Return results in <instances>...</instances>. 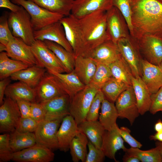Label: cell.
Returning <instances> with one entry per match:
<instances>
[{"mask_svg": "<svg viewBox=\"0 0 162 162\" xmlns=\"http://www.w3.org/2000/svg\"><path fill=\"white\" fill-rule=\"evenodd\" d=\"M132 8L131 37L148 35L162 40V1L133 0Z\"/></svg>", "mask_w": 162, "mask_h": 162, "instance_id": "cell-1", "label": "cell"}, {"mask_svg": "<svg viewBox=\"0 0 162 162\" xmlns=\"http://www.w3.org/2000/svg\"><path fill=\"white\" fill-rule=\"evenodd\" d=\"M78 20L83 40V56L90 58L96 48L109 40L106 32V11H96Z\"/></svg>", "mask_w": 162, "mask_h": 162, "instance_id": "cell-2", "label": "cell"}, {"mask_svg": "<svg viewBox=\"0 0 162 162\" xmlns=\"http://www.w3.org/2000/svg\"><path fill=\"white\" fill-rule=\"evenodd\" d=\"M8 22L14 37L21 39L30 46L34 42V31L30 16L22 6H20L16 11H11L8 14Z\"/></svg>", "mask_w": 162, "mask_h": 162, "instance_id": "cell-3", "label": "cell"}, {"mask_svg": "<svg viewBox=\"0 0 162 162\" xmlns=\"http://www.w3.org/2000/svg\"><path fill=\"white\" fill-rule=\"evenodd\" d=\"M100 89L90 83L70 98L69 108L70 115L78 125L86 120L92 102Z\"/></svg>", "mask_w": 162, "mask_h": 162, "instance_id": "cell-4", "label": "cell"}, {"mask_svg": "<svg viewBox=\"0 0 162 162\" xmlns=\"http://www.w3.org/2000/svg\"><path fill=\"white\" fill-rule=\"evenodd\" d=\"M11 2L22 6L28 12L34 31L59 21L64 16L50 11L30 0H11Z\"/></svg>", "mask_w": 162, "mask_h": 162, "instance_id": "cell-5", "label": "cell"}, {"mask_svg": "<svg viewBox=\"0 0 162 162\" xmlns=\"http://www.w3.org/2000/svg\"><path fill=\"white\" fill-rule=\"evenodd\" d=\"M31 46L40 66L46 69L49 73L52 72L66 73L62 62L44 41L35 40Z\"/></svg>", "mask_w": 162, "mask_h": 162, "instance_id": "cell-6", "label": "cell"}, {"mask_svg": "<svg viewBox=\"0 0 162 162\" xmlns=\"http://www.w3.org/2000/svg\"><path fill=\"white\" fill-rule=\"evenodd\" d=\"M117 44L122 56L130 69L134 77H141V56L135 40L130 35L122 38Z\"/></svg>", "mask_w": 162, "mask_h": 162, "instance_id": "cell-7", "label": "cell"}, {"mask_svg": "<svg viewBox=\"0 0 162 162\" xmlns=\"http://www.w3.org/2000/svg\"><path fill=\"white\" fill-rule=\"evenodd\" d=\"M62 119H44L39 122L34 132L37 143L51 150L58 149L57 134Z\"/></svg>", "mask_w": 162, "mask_h": 162, "instance_id": "cell-8", "label": "cell"}, {"mask_svg": "<svg viewBox=\"0 0 162 162\" xmlns=\"http://www.w3.org/2000/svg\"><path fill=\"white\" fill-rule=\"evenodd\" d=\"M106 14V32L109 40L117 44L121 38L130 36L126 21L117 8L113 6Z\"/></svg>", "mask_w": 162, "mask_h": 162, "instance_id": "cell-9", "label": "cell"}, {"mask_svg": "<svg viewBox=\"0 0 162 162\" xmlns=\"http://www.w3.org/2000/svg\"><path fill=\"white\" fill-rule=\"evenodd\" d=\"M115 103L118 118H126L132 125L140 114L132 86H129L118 97Z\"/></svg>", "mask_w": 162, "mask_h": 162, "instance_id": "cell-10", "label": "cell"}, {"mask_svg": "<svg viewBox=\"0 0 162 162\" xmlns=\"http://www.w3.org/2000/svg\"><path fill=\"white\" fill-rule=\"evenodd\" d=\"M60 21L63 25L66 38L71 46L75 57L83 56L84 43L78 19L70 14Z\"/></svg>", "mask_w": 162, "mask_h": 162, "instance_id": "cell-11", "label": "cell"}, {"mask_svg": "<svg viewBox=\"0 0 162 162\" xmlns=\"http://www.w3.org/2000/svg\"><path fill=\"white\" fill-rule=\"evenodd\" d=\"M134 40L141 56L148 62L158 66L162 61V40L148 35Z\"/></svg>", "mask_w": 162, "mask_h": 162, "instance_id": "cell-12", "label": "cell"}, {"mask_svg": "<svg viewBox=\"0 0 162 162\" xmlns=\"http://www.w3.org/2000/svg\"><path fill=\"white\" fill-rule=\"evenodd\" d=\"M0 107V132L10 133L14 131L21 114L16 102L8 97Z\"/></svg>", "mask_w": 162, "mask_h": 162, "instance_id": "cell-13", "label": "cell"}, {"mask_svg": "<svg viewBox=\"0 0 162 162\" xmlns=\"http://www.w3.org/2000/svg\"><path fill=\"white\" fill-rule=\"evenodd\" d=\"M34 88L36 102L40 103L57 96L67 94L56 76L47 71Z\"/></svg>", "mask_w": 162, "mask_h": 162, "instance_id": "cell-14", "label": "cell"}, {"mask_svg": "<svg viewBox=\"0 0 162 162\" xmlns=\"http://www.w3.org/2000/svg\"><path fill=\"white\" fill-rule=\"evenodd\" d=\"M52 150L37 143L31 147L12 153L11 160L16 162H50L54 159Z\"/></svg>", "mask_w": 162, "mask_h": 162, "instance_id": "cell-15", "label": "cell"}, {"mask_svg": "<svg viewBox=\"0 0 162 162\" xmlns=\"http://www.w3.org/2000/svg\"><path fill=\"white\" fill-rule=\"evenodd\" d=\"M34 35L35 40H47L55 42L74 53L73 49L66 38L63 26L60 21L39 30L34 31Z\"/></svg>", "mask_w": 162, "mask_h": 162, "instance_id": "cell-16", "label": "cell"}, {"mask_svg": "<svg viewBox=\"0 0 162 162\" xmlns=\"http://www.w3.org/2000/svg\"><path fill=\"white\" fill-rule=\"evenodd\" d=\"M6 46L5 52L10 58L24 62L30 66H40L33 54L31 46L26 44L21 39L14 37Z\"/></svg>", "mask_w": 162, "mask_h": 162, "instance_id": "cell-17", "label": "cell"}, {"mask_svg": "<svg viewBox=\"0 0 162 162\" xmlns=\"http://www.w3.org/2000/svg\"><path fill=\"white\" fill-rule=\"evenodd\" d=\"M113 6V0H74L71 14L80 19L96 11H107Z\"/></svg>", "mask_w": 162, "mask_h": 162, "instance_id": "cell-18", "label": "cell"}, {"mask_svg": "<svg viewBox=\"0 0 162 162\" xmlns=\"http://www.w3.org/2000/svg\"><path fill=\"white\" fill-rule=\"evenodd\" d=\"M70 100L69 95L64 94L40 103L45 112V119L63 118L66 116L69 115Z\"/></svg>", "mask_w": 162, "mask_h": 162, "instance_id": "cell-19", "label": "cell"}, {"mask_svg": "<svg viewBox=\"0 0 162 162\" xmlns=\"http://www.w3.org/2000/svg\"><path fill=\"white\" fill-rule=\"evenodd\" d=\"M79 131L78 125L73 117L70 114L65 116L57 132L58 149L68 151L71 142Z\"/></svg>", "mask_w": 162, "mask_h": 162, "instance_id": "cell-20", "label": "cell"}, {"mask_svg": "<svg viewBox=\"0 0 162 162\" xmlns=\"http://www.w3.org/2000/svg\"><path fill=\"white\" fill-rule=\"evenodd\" d=\"M141 77L151 94L156 92L162 86V72L158 66L144 59L141 60Z\"/></svg>", "mask_w": 162, "mask_h": 162, "instance_id": "cell-21", "label": "cell"}, {"mask_svg": "<svg viewBox=\"0 0 162 162\" xmlns=\"http://www.w3.org/2000/svg\"><path fill=\"white\" fill-rule=\"evenodd\" d=\"M126 148L118 126L111 130H105L102 136L101 149L106 157L117 162L115 158L116 152L121 149L123 151Z\"/></svg>", "mask_w": 162, "mask_h": 162, "instance_id": "cell-22", "label": "cell"}, {"mask_svg": "<svg viewBox=\"0 0 162 162\" xmlns=\"http://www.w3.org/2000/svg\"><path fill=\"white\" fill-rule=\"evenodd\" d=\"M122 56L117 44L108 40L96 48L90 58L96 62L109 65Z\"/></svg>", "mask_w": 162, "mask_h": 162, "instance_id": "cell-23", "label": "cell"}, {"mask_svg": "<svg viewBox=\"0 0 162 162\" xmlns=\"http://www.w3.org/2000/svg\"><path fill=\"white\" fill-rule=\"evenodd\" d=\"M96 68V62L89 57L78 56L75 57L74 72L85 85L91 82Z\"/></svg>", "mask_w": 162, "mask_h": 162, "instance_id": "cell-24", "label": "cell"}, {"mask_svg": "<svg viewBox=\"0 0 162 162\" xmlns=\"http://www.w3.org/2000/svg\"><path fill=\"white\" fill-rule=\"evenodd\" d=\"M5 95L16 101L23 100L31 103L36 102L35 88L20 81L10 83L7 87Z\"/></svg>", "mask_w": 162, "mask_h": 162, "instance_id": "cell-25", "label": "cell"}, {"mask_svg": "<svg viewBox=\"0 0 162 162\" xmlns=\"http://www.w3.org/2000/svg\"><path fill=\"white\" fill-rule=\"evenodd\" d=\"M46 70L38 65L31 66L12 74L11 80L22 82L33 88H35L45 75Z\"/></svg>", "mask_w": 162, "mask_h": 162, "instance_id": "cell-26", "label": "cell"}, {"mask_svg": "<svg viewBox=\"0 0 162 162\" xmlns=\"http://www.w3.org/2000/svg\"><path fill=\"white\" fill-rule=\"evenodd\" d=\"M131 83L140 114L143 115L149 110L151 94L141 77L136 78L133 76Z\"/></svg>", "mask_w": 162, "mask_h": 162, "instance_id": "cell-27", "label": "cell"}, {"mask_svg": "<svg viewBox=\"0 0 162 162\" xmlns=\"http://www.w3.org/2000/svg\"><path fill=\"white\" fill-rule=\"evenodd\" d=\"M78 127L90 141L96 147L101 149L102 136L105 130L99 121L85 120L79 124Z\"/></svg>", "mask_w": 162, "mask_h": 162, "instance_id": "cell-28", "label": "cell"}, {"mask_svg": "<svg viewBox=\"0 0 162 162\" xmlns=\"http://www.w3.org/2000/svg\"><path fill=\"white\" fill-rule=\"evenodd\" d=\"M55 75L66 93L70 98L85 87L74 71L66 74L52 72L50 73Z\"/></svg>", "mask_w": 162, "mask_h": 162, "instance_id": "cell-29", "label": "cell"}, {"mask_svg": "<svg viewBox=\"0 0 162 162\" xmlns=\"http://www.w3.org/2000/svg\"><path fill=\"white\" fill-rule=\"evenodd\" d=\"M99 121L106 130H110L118 126L116 123L118 118V113L114 103L106 99L102 101Z\"/></svg>", "mask_w": 162, "mask_h": 162, "instance_id": "cell-30", "label": "cell"}, {"mask_svg": "<svg viewBox=\"0 0 162 162\" xmlns=\"http://www.w3.org/2000/svg\"><path fill=\"white\" fill-rule=\"evenodd\" d=\"M10 142L13 152L31 147L37 143L34 133H22L16 130L10 133Z\"/></svg>", "mask_w": 162, "mask_h": 162, "instance_id": "cell-31", "label": "cell"}, {"mask_svg": "<svg viewBox=\"0 0 162 162\" xmlns=\"http://www.w3.org/2000/svg\"><path fill=\"white\" fill-rule=\"evenodd\" d=\"M89 142L86 135L80 130L71 142L69 147L74 162H85L87 154V146Z\"/></svg>", "mask_w": 162, "mask_h": 162, "instance_id": "cell-32", "label": "cell"}, {"mask_svg": "<svg viewBox=\"0 0 162 162\" xmlns=\"http://www.w3.org/2000/svg\"><path fill=\"white\" fill-rule=\"evenodd\" d=\"M22 62L11 58L6 52L0 53V79L10 77L14 73L30 67Z\"/></svg>", "mask_w": 162, "mask_h": 162, "instance_id": "cell-33", "label": "cell"}, {"mask_svg": "<svg viewBox=\"0 0 162 162\" xmlns=\"http://www.w3.org/2000/svg\"><path fill=\"white\" fill-rule=\"evenodd\" d=\"M52 12L63 16L71 14L74 0H30Z\"/></svg>", "mask_w": 162, "mask_h": 162, "instance_id": "cell-34", "label": "cell"}, {"mask_svg": "<svg viewBox=\"0 0 162 162\" xmlns=\"http://www.w3.org/2000/svg\"><path fill=\"white\" fill-rule=\"evenodd\" d=\"M44 41L62 62L65 68L66 73L73 71L75 61L74 53L68 51L62 46L55 42L47 40Z\"/></svg>", "mask_w": 162, "mask_h": 162, "instance_id": "cell-35", "label": "cell"}, {"mask_svg": "<svg viewBox=\"0 0 162 162\" xmlns=\"http://www.w3.org/2000/svg\"><path fill=\"white\" fill-rule=\"evenodd\" d=\"M109 66L113 77L128 86H132V80L134 76L122 56Z\"/></svg>", "mask_w": 162, "mask_h": 162, "instance_id": "cell-36", "label": "cell"}, {"mask_svg": "<svg viewBox=\"0 0 162 162\" xmlns=\"http://www.w3.org/2000/svg\"><path fill=\"white\" fill-rule=\"evenodd\" d=\"M129 86L112 77L102 86L100 90L105 99L115 103L119 95Z\"/></svg>", "mask_w": 162, "mask_h": 162, "instance_id": "cell-37", "label": "cell"}, {"mask_svg": "<svg viewBox=\"0 0 162 162\" xmlns=\"http://www.w3.org/2000/svg\"><path fill=\"white\" fill-rule=\"evenodd\" d=\"M137 148H126L123 151L127 154L135 157L142 162H162L160 152L156 147L147 150Z\"/></svg>", "mask_w": 162, "mask_h": 162, "instance_id": "cell-38", "label": "cell"}, {"mask_svg": "<svg viewBox=\"0 0 162 162\" xmlns=\"http://www.w3.org/2000/svg\"><path fill=\"white\" fill-rule=\"evenodd\" d=\"M112 77L109 65L96 62V69L90 83L100 89L102 86Z\"/></svg>", "mask_w": 162, "mask_h": 162, "instance_id": "cell-39", "label": "cell"}, {"mask_svg": "<svg viewBox=\"0 0 162 162\" xmlns=\"http://www.w3.org/2000/svg\"><path fill=\"white\" fill-rule=\"evenodd\" d=\"M133 0H113V6L116 7L119 10L126 21L130 35L133 32V27L131 23Z\"/></svg>", "mask_w": 162, "mask_h": 162, "instance_id": "cell-40", "label": "cell"}, {"mask_svg": "<svg viewBox=\"0 0 162 162\" xmlns=\"http://www.w3.org/2000/svg\"><path fill=\"white\" fill-rule=\"evenodd\" d=\"M105 99L102 92L100 89L96 94L87 113L86 120L89 121L98 120L99 118V110L101 103Z\"/></svg>", "mask_w": 162, "mask_h": 162, "instance_id": "cell-41", "label": "cell"}, {"mask_svg": "<svg viewBox=\"0 0 162 162\" xmlns=\"http://www.w3.org/2000/svg\"><path fill=\"white\" fill-rule=\"evenodd\" d=\"M13 153L10 142V134L4 133L0 135V161L6 162L11 160Z\"/></svg>", "mask_w": 162, "mask_h": 162, "instance_id": "cell-42", "label": "cell"}, {"mask_svg": "<svg viewBox=\"0 0 162 162\" xmlns=\"http://www.w3.org/2000/svg\"><path fill=\"white\" fill-rule=\"evenodd\" d=\"M8 17V14L6 13L0 18V43L6 46L14 38L9 29Z\"/></svg>", "mask_w": 162, "mask_h": 162, "instance_id": "cell-43", "label": "cell"}, {"mask_svg": "<svg viewBox=\"0 0 162 162\" xmlns=\"http://www.w3.org/2000/svg\"><path fill=\"white\" fill-rule=\"evenodd\" d=\"M39 122L30 117H21L18 122L16 130L22 133H34Z\"/></svg>", "mask_w": 162, "mask_h": 162, "instance_id": "cell-44", "label": "cell"}, {"mask_svg": "<svg viewBox=\"0 0 162 162\" xmlns=\"http://www.w3.org/2000/svg\"><path fill=\"white\" fill-rule=\"evenodd\" d=\"M88 152L85 162H102L106 157L101 149L96 147L89 140L88 144Z\"/></svg>", "mask_w": 162, "mask_h": 162, "instance_id": "cell-45", "label": "cell"}, {"mask_svg": "<svg viewBox=\"0 0 162 162\" xmlns=\"http://www.w3.org/2000/svg\"><path fill=\"white\" fill-rule=\"evenodd\" d=\"M151 98L150 113L154 115L160 111L162 114V86L156 92L151 95Z\"/></svg>", "mask_w": 162, "mask_h": 162, "instance_id": "cell-46", "label": "cell"}, {"mask_svg": "<svg viewBox=\"0 0 162 162\" xmlns=\"http://www.w3.org/2000/svg\"><path fill=\"white\" fill-rule=\"evenodd\" d=\"M119 132L124 141L131 147L140 148L142 146V144L131 135V131L127 127L122 126L119 128Z\"/></svg>", "mask_w": 162, "mask_h": 162, "instance_id": "cell-47", "label": "cell"}, {"mask_svg": "<svg viewBox=\"0 0 162 162\" xmlns=\"http://www.w3.org/2000/svg\"><path fill=\"white\" fill-rule=\"evenodd\" d=\"M45 116V112L41 104L37 102L31 103V117L39 122L44 119Z\"/></svg>", "mask_w": 162, "mask_h": 162, "instance_id": "cell-48", "label": "cell"}, {"mask_svg": "<svg viewBox=\"0 0 162 162\" xmlns=\"http://www.w3.org/2000/svg\"><path fill=\"white\" fill-rule=\"evenodd\" d=\"M18 106L22 117H30L31 103L23 100L16 101Z\"/></svg>", "mask_w": 162, "mask_h": 162, "instance_id": "cell-49", "label": "cell"}, {"mask_svg": "<svg viewBox=\"0 0 162 162\" xmlns=\"http://www.w3.org/2000/svg\"><path fill=\"white\" fill-rule=\"evenodd\" d=\"M11 79L10 77L1 80L0 81V104L1 105L4 100V96L7 87L10 83Z\"/></svg>", "mask_w": 162, "mask_h": 162, "instance_id": "cell-50", "label": "cell"}, {"mask_svg": "<svg viewBox=\"0 0 162 162\" xmlns=\"http://www.w3.org/2000/svg\"><path fill=\"white\" fill-rule=\"evenodd\" d=\"M20 7L11 2L10 0H0V8L9 9L11 11L15 12L18 10Z\"/></svg>", "mask_w": 162, "mask_h": 162, "instance_id": "cell-51", "label": "cell"}, {"mask_svg": "<svg viewBox=\"0 0 162 162\" xmlns=\"http://www.w3.org/2000/svg\"><path fill=\"white\" fill-rule=\"evenodd\" d=\"M122 160L124 162H140V161L137 158L129 155L125 153Z\"/></svg>", "mask_w": 162, "mask_h": 162, "instance_id": "cell-52", "label": "cell"}, {"mask_svg": "<svg viewBox=\"0 0 162 162\" xmlns=\"http://www.w3.org/2000/svg\"><path fill=\"white\" fill-rule=\"evenodd\" d=\"M149 138L151 140L162 142V131L156 132L155 134L150 135Z\"/></svg>", "mask_w": 162, "mask_h": 162, "instance_id": "cell-53", "label": "cell"}, {"mask_svg": "<svg viewBox=\"0 0 162 162\" xmlns=\"http://www.w3.org/2000/svg\"><path fill=\"white\" fill-rule=\"evenodd\" d=\"M154 129L156 132L162 131V121L159 119L154 125Z\"/></svg>", "mask_w": 162, "mask_h": 162, "instance_id": "cell-54", "label": "cell"}, {"mask_svg": "<svg viewBox=\"0 0 162 162\" xmlns=\"http://www.w3.org/2000/svg\"><path fill=\"white\" fill-rule=\"evenodd\" d=\"M155 144V147H156L159 151L162 158V142L157 141L156 142Z\"/></svg>", "mask_w": 162, "mask_h": 162, "instance_id": "cell-55", "label": "cell"}, {"mask_svg": "<svg viewBox=\"0 0 162 162\" xmlns=\"http://www.w3.org/2000/svg\"><path fill=\"white\" fill-rule=\"evenodd\" d=\"M6 46L4 44L0 43V52H5Z\"/></svg>", "mask_w": 162, "mask_h": 162, "instance_id": "cell-56", "label": "cell"}, {"mask_svg": "<svg viewBox=\"0 0 162 162\" xmlns=\"http://www.w3.org/2000/svg\"><path fill=\"white\" fill-rule=\"evenodd\" d=\"M158 67H159L160 70L162 72V61L160 64L158 65Z\"/></svg>", "mask_w": 162, "mask_h": 162, "instance_id": "cell-57", "label": "cell"}, {"mask_svg": "<svg viewBox=\"0 0 162 162\" xmlns=\"http://www.w3.org/2000/svg\"><path fill=\"white\" fill-rule=\"evenodd\" d=\"M162 1V0H161Z\"/></svg>", "mask_w": 162, "mask_h": 162, "instance_id": "cell-58", "label": "cell"}]
</instances>
